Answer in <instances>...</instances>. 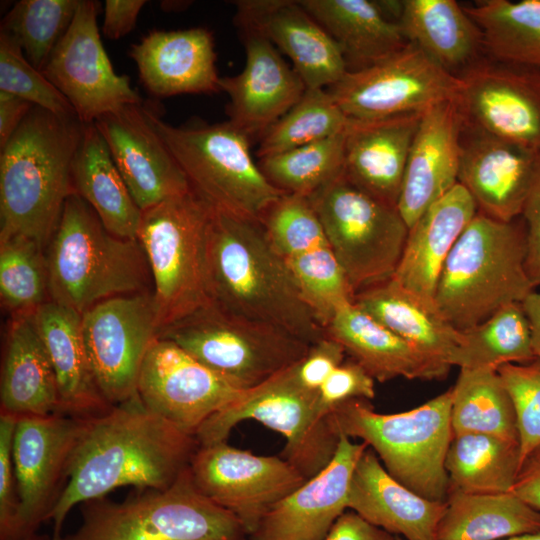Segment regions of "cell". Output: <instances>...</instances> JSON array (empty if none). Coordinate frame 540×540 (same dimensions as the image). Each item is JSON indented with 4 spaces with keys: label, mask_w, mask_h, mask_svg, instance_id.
<instances>
[{
    "label": "cell",
    "mask_w": 540,
    "mask_h": 540,
    "mask_svg": "<svg viewBox=\"0 0 540 540\" xmlns=\"http://www.w3.org/2000/svg\"><path fill=\"white\" fill-rule=\"evenodd\" d=\"M516 414L521 463L540 445V359L497 368Z\"/></svg>",
    "instance_id": "49"
},
{
    "label": "cell",
    "mask_w": 540,
    "mask_h": 540,
    "mask_svg": "<svg viewBox=\"0 0 540 540\" xmlns=\"http://www.w3.org/2000/svg\"><path fill=\"white\" fill-rule=\"evenodd\" d=\"M144 110L190 188L213 208L261 221L284 194L254 162L251 139L230 121L173 126L150 107L144 106Z\"/></svg>",
    "instance_id": "8"
},
{
    "label": "cell",
    "mask_w": 540,
    "mask_h": 540,
    "mask_svg": "<svg viewBox=\"0 0 540 540\" xmlns=\"http://www.w3.org/2000/svg\"><path fill=\"white\" fill-rule=\"evenodd\" d=\"M526 226L477 211L442 269L435 295L437 312L459 331L474 327L532 291L526 270Z\"/></svg>",
    "instance_id": "5"
},
{
    "label": "cell",
    "mask_w": 540,
    "mask_h": 540,
    "mask_svg": "<svg viewBox=\"0 0 540 540\" xmlns=\"http://www.w3.org/2000/svg\"><path fill=\"white\" fill-rule=\"evenodd\" d=\"M34 106L18 96L0 91V150Z\"/></svg>",
    "instance_id": "57"
},
{
    "label": "cell",
    "mask_w": 540,
    "mask_h": 540,
    "mask_svg": "<svg viewBox=\"0 0 540 540\" xmlns=\"http://www.w3.org/2000/svg\"><path fill=\"white\" fill-rule=\"evenodd\" d=\"M339 435L336 452L318 474L275 504L249 536L250 540H324L348 509L355 466L368 448Z\"/></svg>",
    "instance_id": "23"
},
{
    "label": "cell",
    "mask_w": 540,
    "mask_h": 540,
    "mask_svg": "<svg viewBox=\"0 0 540 540\" xmlns=\"http://www.w3.org/2000/svg\"><path fill=\"white\" fill-rule=\"evenodd\" d=\"M345 355L342 345L325 334L294 364L298 380L306 388L319 391L332 371L344 362Z\"/></svg>",
    "instance_id": "52"
},
{
    "label": "cell",
    "mask_w": 540,
    "mask_h": 540,
    "mask_svg": "<svg viewBox=\"0 0 540 540\" xmlns=\"http://www.w3.org/2000/svg\"><path fill=\"white\" fill-rule=\"evenodd\" d=\"M354 303L393 333L448 364L461 341V331L423 306L392 278L359 291Z\"/></svg>",
    "instance_id": "36"
},
{
    "label": "cell",
    "mask_w": 540,
    "mask_h": 540,
    "mask_svg": "<svg viewBox=\"0 0 540 540\" xmlns=\"http://www.w3.org/2000/svg\"><path fill=\"white\" fill-rule=\"evenodd\" d=\"M129 55L154 96L221 91L213 35L204 27L153 30L131 46Z\"/></svg>",
    "instance_id": "26"
},
{
    "label": "cell",
    "mask_w": 540,
    "mask_h": 540,
    "mask_svg": "<svg viewBox=\"0 0 540 540\" xmlns=\"http://www.w3.org/2000/svg\"><path fill=\"white\" fill-rule=\"evenodd\" d=\"M540 531V513L512 492L449 491L435 540H502Z\"/></svg>",
    "instance_id": "37"
},
{
    "label": "cell",
    "mask_w": 540,
    "mask_h": 540,
    "mask_svg": "<svg viewBox=\"0 0 540 540\" xmlns=\"http://www.w3.org/2000/svg\"><path fill=\"white\" fill-rule=\"evenodd\" d=\"M189 468L197 489L232 513L249 536L275 504L307 480L281 456L256 455L226 441L199 445Z\"/></svg>",
    "instance_id": "15"
},
{
    "label": "cell",
    "mask_w": 540,
    "mask_h": 540,
    "mask_svg": "<svg viewBox=\"0 0 540 540\" xmlns=\"http://www.w3.org/2000/svg\"><path fill=\"white\" fill-rule=\"evenodd\" d=\"M0 91L18 96L59 116H76L64 95L43 72L26 59L19 45L2 31H0Z\"/></svg>",
    "instance_id": "48"
},
{
    "label": "cell",
    "mask_w": 540,
    "mask_h": 540,
    "mask_svg": "<svg viewBox=\"0 0 540 540\" xmlns=\"http://www.w3.org/2000/svg\"><path fill=\"white\" fill-rule=\"evenodd\" d=\"M452 395L450 388L419 407L392 414L376 412L366 399H351L334 408L327 420L338 435L362 439L405 487L426 499L446 502Z\"/></svg>",
    "instance_id": "6"
},
{
    "label": "cell",
    "mask_w": 540,
    "mask_h": 540,
    "mask_svg": "<svg viewBox=\"0 0 540 540\" xmlns=\"http://www.w3.org/2000/svg\"><path fill=\"white\" fill-rule=\"evenodd\" d=\"M348 121L326 88H307L260 138L257 156L263 158L326 139L344 131Z\"/></svg>",
    "instance_id": "44"
},
{
    "label": "cell",
    "mask_w": 540,
    "mask_h": 540,
    "mask_svg": "<svg viewBox=\"0 0 540 540\" xmlns=\"http://www.w3.org/2000/svg\"><path fill=\"white\" fill-rule=\"evenodd\" d=\"M79 528L60 540H247L229 511L204 496L188 467L165 490L138 491L122 502L81 504Z\"/></svg>",
    "instance_id": "9"
},
{
    "label": "cell",
    "mask_w": 540,
    "mask_h": 540,
    "mask_svg": "<svg viewBox=\"0 0 540 540\" xmlns=\"http://www.w3.org/2000/svg\"><path fill=\"white\" fill-rule=\"evenodd\" d=\"M520 465L517 441L484 434L453 436L445 458L449 491L509 493Z\"/></svg>",
    "instance_id": "38"
},
{
    "label": "cell",
    "mask_w": 540,
    "mask_h": 540,
    "mask_svg": "<svg viewBox=\"0 0 540 540\" xmlns=\"http://www.w3.org/2000/svg\"><path fill=\"white\" fill-rule=\"evenodd\" d=\"M32 316L56 374L60 413L80 418L106 413L113 406L106 401L94 378L81 314L48 301Z\"/></svg>",
    "instance_id": "31"
},
{
    "label": "cell",
    "mask_w": 540,
    "mask_h": 540,
    "mask_svg": "<svg viewBox=\"0 0 540 540\" xmlns=\"http://www.w3.org/2000/svg\"><path fill=\"white\" fill-rule=\"evenodd\" d=\"M324 540H395V537L347 509L334 522Z\"/></svg>",
    "instance_id": "55"
},
{
    "label": "cell",
    "mask_w": 540,
    "mask_h": 540,
    "mask_svg": "<svg viewBox=\"0 0 540 540\" xmlns=\"http://www.w3.org/2000/svg\"><path fill=\"white\" fill-rule=\"evenodd\" d=\"M260 222L284 260L328 244L317 214L301 195L284 193Z\"/></svg>",
    "instance_id": "47"
},
{
    "label": "cell",
    "mask_w": 540,
    "mask_h": 540,
    "mask_svg": "<svg viewBox=\"0 0 540 540\" xmlns=\"http://www.w3.org/2000/svg\"><path fill=\"white\" fill-rule=\"evenodd\" d=\"M535 359L531 329L522 302L508 304L482 323L461 331V341L449 358L451 366L496 369Z\"/></svg>",
    "instance_id": "41"
},
{
    "label": "cell",
    "mask_w": 540,
    "mask_h": 540,
    "mask_svg": "<svg viewBox=\"0 0 540 540\" xmlns=\"http://www.w3.org/2000/svg\"><path fill=\"white\" fill-rule=\"evenodd\" d=\"M395 540H406V539H403V538L397 536V537H395Z\"/></svg>",
    "instance_id": "61"
},
{
    "label": "cell",
    "mask_w": 540,
    "mask_h": 540,
    "mask_svg": "<svg viewBox=\"0 0 540 540\" xmlns=\"http://www.w3.org/2000/svg\"><path fill=\"white\" fill-rule=\"evenodd\" d=\"M167 339L240 389H251L301 360L310 344L213 301L166 327Z\"/></svg>",
    "instance_id": "10"
},
{
    "label": "cell",
    "mask_w": 540,
    "mask_h": 540,
    "mask_svg": "<svg viewBox=\"0 0 540 540\" xmlns=\"http://www.w3.org/2000/svg\"><path fill=\"white\" fill-rule=\"evenodd\" d=\"M88 418L56 413L18 417L13 462L20 510L17 540L48 521L68 480L73 453Z\"/></svg>",
    "instance_id": "18"
},
{
    "label": "cell",
    "mask_w": 540,
    "mask_h": 540,
    "mask_svg": "<svg viewBox=\"0 0 540 540\" xmlns=\"http://www.w3.org/2000/svg\"><path fill=\"white\" fill-rule=\"evenodd\" d=\"M241 31L245 66L237 75L220 77V88L230 99L228 121L250 139L261 138L307 88L271 42L253 31Z\"/></svg>",
    "instance_id": "24"
},
{
    "label": "cell",
    "mask_w": 540,
    "mask_h": 540,
    "mask_svg": "<svg viewBox=\"0 0 540 540\" xmlns=\"http://www.w3.org/2000/svg\"><path fill=\"white\" fill-rule=\"evenodd\" d=\"M81 317L89 362L102 395L112 406L128 400L136 394L142 363L159 336L153 292L105 299Z\"/></svg>",
    "instance_id": "14"
},
{
    "label": "cell",
    "mask_w": 540,
    "mask_h": 540,
    "mask_svg": "<svg viewBox=\"0 0 540 540\" xmlns=\"http://www.w3.org/2000/svg\"><path fill=\"white\" fill-rule=\"evenodd\" d=\"M476 213L473 197L457 183L409 228L392 279L431 311L437 312L436 289L446 259Z\"/></svg>",
    "instance_id": "28"
},
{
    "label": "cell",
    "mask_w": 540,
    "mask_h": 540,
    "mask_svg": "<svg viewBox=\"0 0 540 540\" xmlns=\"http://www.w3.org/2000/svg\"><path fill=\"white\" fill-rule=\"evenodd\" d=\"M540 173V152L464 126L458 183L477 211L509 222L521 217Z\"/></svg>",
    "instance_id": "20"
},
{
    "label": "cell",
    "mask_w": 540,
    "mask_h": 540,
    "mask_svg": "<svg viewBox=\"0 0 540 540\" xmlns=\"http://www.w3.org/2000/svg\"><path fill=\"white\" fill-rule=\"evenodd\" d=\"M85 124L34 106L0 154V239L23 235L45 249L67 198Z\"/></svg>",
    "instance_id": "3"
},
{
    "label": "cell",
    "mask_w": 540,
    "mask_h": 540,
    "mask_svg": "<svg viewBox=\"0 0 540 540\" xmlns=\"http://www.w3.org/2000/svg\"><path fill=\"white\" fill-rule=\"evenodd\" d=\"M234 5L236 25L287 55L306 88H328L348 72L337 44L299 0H238Z\"/></svg>",
    "instance_id": "22"
},
{
    "label": "cell",
    "mask_w": 540,
    "mask_h": 540,
    "mask_svg": "<svg viewBox=\"0 0 540 540\" xmlns=\"http://www.w3.org/2000/svg\"><path fill=\"white\" fill-rule=\"evenodd\" d=\"M32 313L11 315L2 358L0 413L17 418L60 413L56 374Z\"/></svg>",
    "instance_id": "32"
},
{
    "label": "cell",
    "mask_w": 540,
    "mask_h": 540,
    "mask_svg": "<svg viewBox=\"0 0 540 540\" xmlns=\"http://www.w3.org/2000/svg\"><path fill=\"white\" fill-rule=\"evenodd\" d=\"M522 306L530 324L534 356L540 359V292L532 291L522 301Z\"/></svg>",
    "instance_id": "58"
},
{
    "label": "cell",
    "mask_w": 540,
    "mask_h": 540,
    "mask_svg": "<svg viewBox=\"0 0 540 540\" xmlns=\"http://www.w3.org/2000/svg\"><path fill=\"white\" fill-rule=\"evenodd\" d=\"M463 7L491 59L540 68V0H485Z\"/></svg>",
    "instance_id": "39"
},
{
    "label": "cell",
    "mask_w": 540,
    "mask_h": 540,
    "mask_svg": "<svg viewBox=\"0 0 540 540\" xmlns=\"http://www.w3.org/2000/svg\"><path fill=\"white\" fill-rule=\"evenodd\" d=\"M45 248L32 238L0 239V297L11 315L32 313L50 301Z\"/></svg>",
    "instance_id": "43"
},
{
    "label": "cell",
    "mask_w": 540,
    "mask_h": 540,
    "mask_svg": "<svg viewBox=\"0 0 540 540\" xmlns=\"http://www.w3.org/2000/svg\"><path fill=\"white\" fill-rule=\"evenodd\" d=\"M463 127L456 98L422 112L397 204L408 228L458 183Z\"/></svg>",
    "instance_id": "25"
},
{
    "label": "cell",
    "mask_w": 540,
    "mask_h": 540,
    "mask_svg": "<svg viewBox=\"0 0 540 540\" xmlns=\"http://www.w3.org/2000/svg\"><path fill=\"white\" fill-rule=\"evenodd\" d=\"M199 443L148 410L137 393L106 413L88 418L73 453L67 484L50 514L60 540L72 508L120 487L165 490L189 467Z\"/></svg>",
    "instance_id": "1"
},
{
    "label": "cell",
    "mask_w": 540,
    "mask_h": 540,
    "mask_svg": "<svg viewBox=\"0 0 540 540\" xmlns=\"http://www.w3.org/2000/svg\"><path fill=\"white\" fill-rule=\"evenodd\" d=\"M212 210L190 189L142 211L137 240L151 272L159 333L212 301L208 263Z\"/></svg>",
    "instance_id": "7"
},
{
    "label": "cell",
    "mask_w": 540,
    "mask_h": 540,
    "mask_svg": "<svg viewBox=\"0 0 540 540\" xmlns=\"http://www.w3.org/2000/svg\"><path fill=\"white\" fill-rule=\"evenodd\" d=\"M79 0H21L1 23V30L22 49L39 71L69 28Z\"/></svg>",
    "instance_id": "45"
},
{
    "label": "cell",
    "mask_w": 540,
    "mask_h": 540,
    "mask_svg": "<svg viewBox=\"0 0 540 540\" xmlns=\"http://www.w3.org/2000/svg\"><path fill=\"white\" fill-rule=\"evenodd\" d=\"M94 124L141 211L191 189L142 104L106 113Z\"/></svg>",
    "instance_id": "21"
},
{
    "label": "cell",
    "mask_w": 540,
    "mask_h": 540,
    "mask_svg": "<svg viewBox=\"0 0 540 540\" xmlns=\"http://www.w3.org/2000/svg\"><path fill=\"white\" fill-rule=\"evenodd\" d=\"M23 540H53V539L51 535L39 534L38 532H35L28 535Z\"/></svg>",
    "instance_id": "60"
},
{
    "label": "cell",
    "mask_w": 540,
    "mask_h": 540,
    "mask_svg": "<svg viewBox=\"0 0 540 540\" xmlns=\"http://www.w3.org/2000/svg\"><path fill=\"white\" fill-rule=\"evenodd\" d=\"M452 391L453 436L484 434L518 442L514 405L496 369L461 368Z\"/></svg>",
    "instance_id": "40"
},
{
    "label": "cell",
    "mask_w": 540,
    "mask_h": 540,
    "mask_svg": "<svg viewBox=\"0 0 540 540\" xmlns=\"http://www.w3.org/2000/svg\"><path fill=\"white\" fill-rule=\"evenodd\" d=\"M502 540H540V531L533 532V533L520 534V535L512 536L509 538H505Z\"/></svg>",
    "instance_id": "59"
},
{
    "label": "cell",
    "mask_w": 540,
    "mask_h": 540,
    "mask_svg": "<svg viewBox=\"0 0 540 540\" xmlns=\"http://www.w3.org/2000/svg\"><path fill=\"white\" fill-rule=\"evenodd\" d=\"M521 216L526 226L525 270L535 288L540 286V173Z\"/></svg>",
    "instance_id": "53"
},
{
    "label": "cell",
    "mask_w": 540,
    "mask_h": 540,
    "mask_svg": "<svg viewBox=\"0 0 540 540\" xmlns=\"http://www.w3.org/2000/svg\"><path fill=\"white\" fill-rule=\"evenodd\" d=\"M349 119L378 120L423 112L456 98L460 80L412 43L326 88Z\"/></svg>",
    "instance_id": "13"
},
{
    "label": "cell",
    "mask_w": 540,
    "mask_h": 540,
    "mask_svg": "<svg viewBox=\"0 0 540 540\" xmlns=\"http://www.w3.org/2000/svg\"><path fill=\"white\" fill-rule=\"evenodd\" d=\"M456 75L464 126L540 152V68L476 59Z\"/></svg>",
    "instance_id": "16"
},
{
    "label": "cell",
    "mask_w": 540,
    "mask_h": 540,
    "mask_svg": "<svg viewBox=\"0 0 540 540\" xmlns=\"http://www.w3.org/2000/svg\"><path fill=\"white\" fill-rule=\"evenodd\" d=\"M398 24L409 43L452 74L483 48L479 27L455 0L402 1Z\"/></svg>",
    "instance_id": "35"
},
{
    "label": "cell",
    "mask_w": 540,
    "mask_h": 540,
    "mask_svg": "<svg viewBox=\"0 0 540 540\" xmlns=\"http://www.w3.org/2000/svg\"><path fill=\"white\" fill-rule=\"evenodd\" d=\"M421 115L422 112L378 120L349 119L343 177L368 195L397 208Z\"/></svg>",
    "instance_id": "27"
},
{
    "label": "cell",
    "mask_w": 540,
    "mask_h": 540,
    "mask_svg": "<svg viewBox=\"0 0 540 540\" xmlns=\"http://www.w3.org/2000/svg\"><path fill=\"white\" fill-rule=\"evenodd\" d=\"M74 193L96 212L113 235L137 239L142 211L94 123L85 124L72 163Z\"/></svg>",
    "instance_id": "34"
},
{
    "label": "cell",
    "mask_w": 540,
    "mask_h": 540,
    "mask_svg": "<svg viewBox=\"0 0 540 540\" xmlns=\"http://www.w3.org/2000/svg\"><path fill=\"white\" fill-rule=\"evenodd\" d=\"M45 252L50 301L80 314L108 298L153 292L139 241L110 233L75 193L67 198Z\"/></svg>",
    "instance_id": "4"
},
{
    "label": "cell",
    "mask_w": 540,
    "mask_h": 540,
    "mask_svg": "<svg viewBox=\"0 0 540 540\" xmlns=\"http://www.w3.org/2000/svg\"><path fill=\"white\" fill-rule=\"evenodd\" d=\"M446 502L426 499L394 479L368 448L351 480L348 509L371 524L406 540H435Z\"/></svg>",
    "instance_id": "30"
},
{
    "label": "cell",
    "mask_w": 540,
    "mask_h": 540,
    "mask_svg": "<svg viewBox=\"0 0 540 540\" xmlns=\"http://www.w3.org/2000/svg\"><path fill=\"white\" fill-rule=\"evenodd\" d=\"M319 391L303 386L294 365L244 393L198 429L199 445L226 441L241 421L256 420L280 433L286 444L281 457L306 479L318 474L332 460L339 435L319 412Z\"/></svg>",
    "instance_id": "11"
},
{
    "label": "cell",
    "mask_w": 540,
    "mask_h": 540,
    "mask_svg": "<svg viewBox=\"0 0 540 540\" xmlns=\"http://www.w3.org/2000/svg\"><path fill=\"white\" fill-rule=\"evenodd\" d=\"M99 6L97 1L79 0L69 28L42 71L84 124L123 106L142 104L129 77L115 72L103 47Z\"/></svg>",
    "instance_id": "17"
},
{
    "label": "cell",
    "mask_w": 540,
    "mask_h": 540,
    "mask_svg": "<svg viewBox=\"0 0 540 540\" xmlns=\"http://www.w3.org/2000/svg\"><path fill=\"white\" fill-rule=\"evenodd\" d=\"M346 128L326 139L260 158L267 180L287 194L308 197L342 175Z\"/></svg>",
    "instance_id": "42"
},
{
    "label": "cell",
    "mask_w": 540,
    "mask_h": 540,
    "mask_svg": "<svg viewBox=\"0 0 540 540\" xmlns=\"http://www.w3.org/2000/svg\"><path fill=\"white\" fill-rule=\"evenodd\" d=\"M17 417L0 413V540H17L20 501L13 462Z\"/></svg>",
    "instance_id": "50"
},
{
    "label": "cell",
    "mask_w": 540,
    "mask_h": 540,
    "mask_svg": "<svg viewBox=\"0 0 540 540\" xmlns=\"http://www.w3.org/2000/svg\"><path fill=\"white\" fill-rule=\"evenodd\" d=\"M339 47L348 71H357L397 52L409 42L398 22L369 0H299Z\"/></svg>",
    "instance_id": "33"
},
{
    "label": "cell",
    "mask_w": 540,
    "mask_h": 540,
    "mask_svg": "<svg viewBox=\"0 0 540 540\" xmlns=\"http://www.w3.org/2000/svg\"><path fill=\"white\" fill-rule=\"evenodd\" d=\"M325 334L379 382L398 377L442 380L451 368L393 333L354 302L335 313Z\"/></svg>",
    "instance_id": "29"
},
{
    "label": "cell",
    "mask_w": 540,
    "mask_h": 540,
    "mask_svg": "<svg viewBox=\"0 0 540 540\" xmlns=\"http://www.w3.org/2000/svg\"><path fill=\"white\" fill-rule=\"evenodd\" d=\"M284 261L304 301L324 329L340 308L354 302L355 292L329 244Z\"/></svg>",
    "instance_id": "46"
},
{
    "label": "cell",
    "mask_w": 540,
    "mask_h": 540,
    "mask_svg": "<svg viewBox=\"0 0 540 540\" xmlns=\"http://www.w3.org/2000/svg\"><path fill=\"white\" fill-rule=\"evenodd\" d=\"M375 397V380L354 360L344 361L327 377L319 389V412L323 418L351 399Z\"/></svg>",
    "instance_id": "51"
},
{
    "label": "cell",
    "mask_w": 540,
    "mask_h": 540,
    "mask_svg": "<svg viewBox=\"0 0 540 540\" xmlns=\"http://www.w3.org/2000/svg\"><path fill=\"white\" fill-rule=\"evenodd\" d=\"M244 391L174 342L159 337L144 358L136 389L148 410L194 436Z\"/></svg>",
    "instance_id": "19"
},
{
    "label": "cell",
    "mask_w": 540,
    "mask_h": 540,
    "mask_svg": "<svg viewBox=\"0 0 540 540\" xmlns=\"http://www.w3.org/2000/svg\"><path fill=\"white\" fill-rule=\"evenodd\" d=\"M511 492L540 513V445L522 461Z\"/></svg>",
    "instance_id": "56"
},
{
    "label": "cell",
    "mask_w": 540,
    "mask_h": 540,
    "mask_svg": "<svg viewBox=\"0 0 540 540\" xmlns=\"http://www.w3.org/2000/svg\"><path fill=\"white\" fill-rule=\"evenodd\" d=\"M307 198L355 294L394 276L409 233L396 207L358 189L343 175Z\"/></svg>",
    "instance_id": "12"
},
{
    "label": "cell",
    "mask_w": 540,
    "mask_h": 540,
    "mask_svg": "<svg viewBox=\"0 0 540 540\" xmlns=\"http://www.w3.org/2000/svg\"><path fill=\"white\" fill-rule=\"evenodd\" d=\"M208 263L211 300L223 309L310 345L325 336L260 221L213 208Z\"/></svg>",
    "instance_id": "2"
},
{
    "label": "cell",
    "mask_w": 540,
    "mask_h": 540,
    "mask_svg": "<svg viewBox=\"0 0 540 540\" xmlns=\"http://www.w3.org/2000/svg\"><path fill=\"white\" fill-rule=\"evenodd\" d=\"M145 0H106L102 32L105 37L116 40L131 32Z\"/></svg>",
    "instance_id": "54"
}]
</instances>
